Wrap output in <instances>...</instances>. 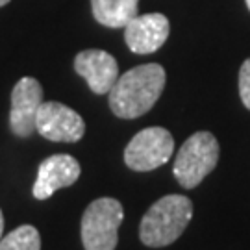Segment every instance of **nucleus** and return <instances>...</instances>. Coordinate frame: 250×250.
<instances>
[{
  "label": "nucleus",
  "mask_w": 250,
  "mask_h": 250,
  "mask_svg": "<svg viewBox=\"0 0 250 250\" xmlns=\"http://www.w3.org/2000/svg\"><path fill=\"white\" fill-rule=\"evenodd\" d=\"M36 132L56 143H78L85 134V123L62 102H43L36 117Z\"/></svg>",
  "instance_id": "423d86ee"
},
{
  "label": "nucleus",
  "mask_w": 250,
  "mask_h": 250,
  "mask_svg": "<svg viewBox=\"0 0 250 250\" xmlns=\"http://www.w3.org/2000/svg\"><path fill=\"white\" fill-rule=\"evenodd\" d=\"M74 69L95 95H107L119 78L117 60L106 50L89 48L74 58Z\"/></svg>",
  "instance_id": "9d476101"
},
{
  "label": "nucleus",
  "mask_w": 250,
  "mask_h": 250,
  "mask_svg": "<svg viewBox=\"0 0 250 250\" xmlns=\"http://www.w3.org/2000/svg\"><path fill=\"white\" fill-rule=\"evenodd\" d=\"M193 217V202L182 195H167L148 208L141 219L139 237L146 247H167L186 232Z\"/></svg>",
  "instance_id": "f03ea898"
},
{
  "label": "nucleus",
  "mask_w": 250,
  "mask_h": 250,
  "mask_svg": "<svg viewBox=\"0 0 250 250\" xmlns=\"http://www.w3.org/2000/svg\"><path fill=\"white\" fill-rule=\"evenodd\" d=\"M41 104H43L41 83L32 76L21 78L11 91V111H9V126L17 137H30L36 132V117Z\"/></svg>",
  "instance_id": "0eeeda50"
},
{
  "label": "nucleus",
  "mask_w": 250,
  "mask_h": 250,
  "mask_svg": "<svg viewBox=\"0 0 250 250\" xmlns=\"http://www.w3.org/2000/svg\"><path fill=\"white\" fill-rule=\"evenodd\" d=\"M167 74L160 63H145L119 74L109 95V107L121 119H137L150 111L163 93Z\"/></svg>",
  "instance_id": "f257e3e1"
},
{
  "label": "nucleus",
  "mask_w": 250,
  "mask_h": 250,
  "mask_svg": "<svg viewBox=\"0 0 250 250\" xmlns=\"http://www.w3.org/2000/svg\"><path fill=\"white\" fill-rule=\"evenodd\" d=\"M247 6H249V9H250V0H247Z\"/></svg>",
  "instance_id": "dca6fc26"
},
{
  "label": "nucleus",
  "mask_w": 250,
  "mask_h": 250,
  "mask_svg": "<svg viewBox=\"0 0 250 250\" xmlns=\"http://www.w3.org/2000/svg\"><path fill=\"white\" fill-rule=\"evenodd\" d=\"M80 172L82 167L78 160H74L69 154H54L45 161H41L32 193L37 200H46L58 189L72 186L80 178Z\"/></svg>",
  "instance_id": "6e6552de"
},
{
  "label": "nucleus",
  "mask_w": 250,
  "mask_h": 250,
  "mask_svg": "<svg viewBox=\"0 0 250 250\" xmlns=\"http://www.w3.org/2000/svg\"><path fill=\"white\" fill-rule=\"evenodd\" d=\"M219 143L213 134L197 132L189 137L176 154L174 160V178L184 189H193L217 167Z\"/></svg>",
  "instance_id": "20e7f679"
},
{
  "label": "nucleus",
  "mask_w": 250,
  "mask_h": 250,
  "mask_svg": "<svg viewBox=\"0 0 250 250\" xmlns=\"http://www.w3.org/2000/svg\"><path fill=\"white\" fill-rule=\"evenodd\" d=\"M174 152V139L161 126L145 128L132 137L125 148V163L132 170L146 172L165 165Z\"/></svg>",
  "instance_id": "39448f33"
},
{
  "label": "nucleus",
  "mask_w": 250,
  "mask_h": 250,
  "mask_svg": "<svg viewBox=\"0 0 250 250\" xmlns=\"http://www.w3.org/2000/svg\"><path fill=\"white\" fill-rule=\"evenodd\" d=\"M169 32V19L163 13L135 15L125 26V41L132 52L152 54L167 41Z\"/></svg>",
  "instance_id": "1a4fd4ad"
},
{
  "label": "nucleus",
  "mask_w": 250,
  "mask_h": 250,
  "mask_svg": "<svg viewBox=\"0 0 250 250\" xmlns=\"http://www.w3.org/2000/svg\"><path fill=\"white\" fill-rule=\"evenodd\" d=\"M2 233H4V215H2V209H0V239H2Z\"/></svg>",
  "instance_id": "4468645a"
},
{
  "label": "nucleus",
  "mask_w": 250,
  "mask_h": 250,
  "mask_svg": "<svg viewBox=\"0 0 250 250\" xmlns=\"http://www.w3.org/2000/svg\"><path fill=\"white\" fill-rule=\"evenodd\" d=\"M93 15L107 28H125L137 15L139 0H91Z\"/></svg>",
  "instance_id": "9b49d317"
},
{
  "label": "nucleus",
  "mask_w": 250,
  "mask_h": 250,
  "mask_svg": "<svg viewBox=\"0 0 250 250\" xmlns=\"http://www.w3.org/2000/svg\"><path fill=\"white\" fill-rule=\"evenodd\" d=\"M239 97L247 109H250V58L239 69Z\"/></svg>",
  "instance_id": "ddd939ff"
},
{
  "label": "nucleus",
  "mask_w": 250,
  "mask_h": 250,
  "mask_svg": "<svg viewBox=\"0 0 250 250\" xmlns=\"http://www.w3.org/2000/svg\"><path fill=\"white\" fill-rule=\"evenodd\" d=\"M125 219L123 204L111 197L93 200L82 217V243L85 250H115L119 226Z\"/></svg>",
  "instance_id": "7ed1b4c3"
},
{
  "label": "nucleus",
  "mask_w": 250,
  "mask_h": 250,
  "mask_svg": "<svg viewBox=\"0 0 250 250\" xmlns=\"http://www.w3.org/2000/svg\"><path fill=\"white\" fill-rule=\"evenodd\" d=\"M8 2H9V0H0V8H2V6H6Z\"/></svg>",
  "instance_id": "2eb2a0df"
},
{
  "label": "nucleus",
  "mask_w": 250,
  "mask_h": 250,
  "mask_svg": "<svg viewBox=\"0 0 250 250\" xmlns=\"http://www.w3.org/2000/svg\"><path fill=\"white\" fill-rule=\"evenodd\" d=\"M0 250H41V235L34 226L22 224L0 239Z\"/></svg>",
  "instance_id": "f8f14e48"
}]
</instances>
